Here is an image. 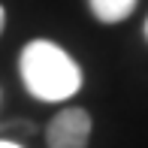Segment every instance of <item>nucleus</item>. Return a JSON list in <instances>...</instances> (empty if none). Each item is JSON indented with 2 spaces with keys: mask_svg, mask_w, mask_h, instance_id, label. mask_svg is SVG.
Segmentation results:
<instances>
[{
  "mask_svg": "<svg viewBox=\"0 0 148 148\" xmlns=\"http://www.w3.org/2000/svg\"><path fill=\"white\" fill-rule=\"evenodd\" d=\"M91 142V115L79 106L60 109L45 127L49 148H88Z\"/></svg>",
  "mask_w": 148,
  "mask_h": 148,
  "instance_id": "2",
  "label": "nucleus"
},
{
  "mask_svg": "<svg viewBox=\"0 0 148 148\" xmlns=\"http://www.w3.org/2000/svg\"><path fill=\"white\" fill-rule=\"evenodd\" d=\"M91 12L97 21L103 24H118L124 21V18L133 15V9H136V0H88Z\"/></svg>",
  "mask_w": 148,
  "mask_h": 148,
  "instance_id": "3",
  "label": "nucleus"
},
{
  "mask_svg": "<svg viewBox=\"0 0 148 148\" xmlns=\"http://www.w3.org/2000/svg\"><path fill=\"white\" fill-rule=\"evenodd\" d=\"M0 148H21V145H15V142H6V139H0Z\"/></svg>",
  "mask_w": 148,
  "mask_h": 148,
  "instance_id": "4",
  "label": "nucleus"
},
{
  "mask_svg": "<svg viewBox=\"0 0 148 148\" xmlns=\"http://www.w3.org/2000/svg\"><path fill=\"white\" fill-rule=\"evenodd\" d=\"M3 24H6V12H3V6H0V33H3Z\"/></svg>",
  "mask_w": 148,
  "mask_h": 148,
  "instance_id": "5",
  "label": "nucleus"
},
{
  "mask_svg": "<svg viewBox=\"0 0 148 148\" xmlns=\"http://www.w3.org/2000/svg\"><path fill=\"white\" fill-rule=\"evenodd\" d=\"M18 73L21 82L36 100L60 103L70 100L82 88V70L60 45L49 39H33L18 55Z\"/></svg>",
  "mask_w": 148,
  "mask_h": 148,
  "instance_id": "1",
  "label": "nucleus"
},
{
  "mask_svg": "<svg viewBox=\"0 0 148 148\" xmlns=\"http://www.w3.org/2000/svg\"><path fill=\"white\" fill-rule=\"evenodd\" d=\"M145 36H148V18H145Z\"/></svg>",
  "mask_w": 148,
  "mask_h": 148,
  "instance_id": "6",
  "label": "nucleus"
}]
</instances>
